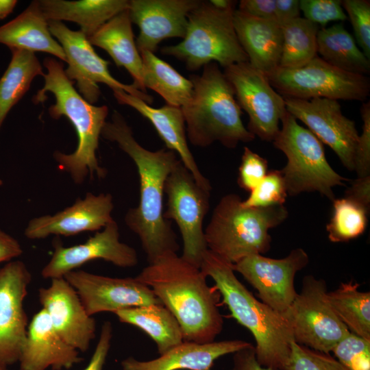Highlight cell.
Returning a JSON list of instances; mask_svg holds the SVG:
<instances>
[{"mask_svg": "<svg viewBox=\"0 0 370 370\" xmlns=\"http://www.w3.org/2000/svg\"><path fill=\"white\" fill-rule=\"evenodd\" d=\"M267 77L284 98L365 101L370 92V80L366 75L339 69L318 56L299 67L279 66Z\"/></svg>", "mask_w": 370, "mask_h": 370, "instance_id": "obj_9", "label": "cell"}, {"mask_svg": "<svg viewBox=\"0 0 370 370\" xmlns=\"http://www.w3.org/2000/svg\"><path fill=\"white\" fill-rule=\"evenodd\" d=\"M251 345L238 339L207 343L183 341L156 359L141 361L128 357L121 365L123 370H211L219 358Z\"/></svg>", "mask_w": 370, "mask_h": 370, "instance_id": "obj_24", "label": "cell"}, {"mask_svg": "<svg viewBox=\"0 0 370 370\" xmlns=\"http://www.w3.org/2000/svg\"><path fill=\"white\" fill-rule=\"evenodd\" d=\"M242 201L247 208H265L284 205L288 196L287 189L280 170H271Z\"/></svg>", "mask_w": 370, "mask_h": 370, "instance_id": "obj_36", "label": "cell"}, {"mask_svg": "<svg viewBox=\"0 0 370 370\" xmlns=\"http://www.w3.org/2000/svg\"><path fill=\"white\" fill-rule=\"evenodd\" d=\"M223 73L239 106L248 114L247 129L262 140L273 142L287 111L284 97L272 87L267 75L249 62L232 64Z\"/></svg>", "mask_w": 370, "mask_h": 370, "instance_id": "obj_13", "label": "cell"}, {"mask_svg": "<svg viewBox=\"0 0 370 370\" xmlns=\"http://www.w3.org/2000/svg\"><path fill=\"white\" fill-rule=\"evenodd\" d=\"M200 269L215 283L232 317L253 335L258 362L274 370H285L294 341L285 317L257 299L239 281L227 262L207 250Z\"/></svg>", "mask_w": 370, "mask_h": 370, "instance_id": "obj_3", "label": "cell"}, {"mask_svg": "<svg viewBox=\"0 0 370 370\" xmlns=\"http://www.w3.org/2000/svg\"><path fill=\"white\" fill-rule=\"evenodd\" d=\"M164 193L167 203L164 217L175 221L180 231L183 241L181 256L200 268L208 250L203 224L209 210L210 191L201 187L180 160L166 180Z\"/></svg>", "mask_w": 370, "mask_h": 370, "instance_id": "obj_11", "label": "cell"}, {"mask_svg": "<svg viewBox=\"0 0 370 370\" xmlns=\"http://www.w3.org/2000/svg\"><path fill=\"white\" fill-rule=\"evenodd\" d=\"M201 75H191L193 94L182 108L190 142L206 147L215 142L227 148L253 141L256 136L245 127L242 110L234 89L216 62L203 67Z\"/></svg>", "mask_w": 370, "mask_h": 370, "instance_id": "obj_5", "label": "cell"}, {"mask_svg": "<svg viewBox=\"0 0 370 370\" xmlns=\"http://www.w3.org/2000/svg\"><path fill=\"white\" fill-rule=\"evenodd\" d=\"M332 202V214L326 225L329 240L347 242L362 235L367 226L369 210L345 197Z\"/></svg>", "mask_w": 370, "mask_h": 370, "instance_id": "obj_35", "label": "cell"}, {"mask_svg": "<svg viewBox=\"0 0 370 370\" xmlns=\"http://www.w3.org/2000/svg\"><path fill=\"white\" fill-rule=\"evenodd\" d=\"M281 123L282 127L273 144L287 158L286 164L280 171L288 195L318 192L332 201L335 199L333 188L345 186L349 180L332 169L326 159L323 143L288 111Z\"/></svg>", "mask_w": 370, "mask_h": 370, "instance_id": "obj_8", "label": "cell"}, {"mask_svg": "<svg viewBox=\"0 0 370 370\" xmlns=\"http://www.w3.org/2000/svg\"><path fill=\"white\" fill-rule=\"evenodd\" d=\"M101 136L115 142L135 163L140 180V199L125 217L127 227L139 238L149 263L172 253L179 245L170 223L164 219L163 199L166 180L180 160L170 149L150 151L140 145L133 136L123 116L114 111L106 121Z\"/></svg>", "mask_w": 370, "mask_h": 370, "instance_id": "obj_1", "label": "cell"}, {"mask_svg": "<svg viewBox=\"0 0 370 370\" xmlns=\"http://www.w3.org/2000/svg\"><path fill=\"white\" fill-rule=\"evenodd\" d=\"M48 23L51 34L58 40L66 56V77L76 82L79 94L88 103L93 104L98 101L101 95L99 83L106 84L113 91L123 90L148 104L153 102V97L147 92L113 77L108 69L109 62L97 55L82 32L73 31L60 21H48Z\"/></svg>", "mask_w": 370, "mask_h": 370, "instance_id": "obj_12", "label": "cell"}, {"mask_svg": "<svg viewBox=\"0 0 370 370\" xmlns=\"http://www.w3.org/2000/svg\"><path fill=\"white\" fill-rule=\"evenodd\" d=\"M237 194L223 196L204 230L208 250L232 264L264 254L271 247L269 230L282 223L288 212L284 205L247 208Z\"/></svg>", "mask_w": 370, "mask_h": 370, "instance_id": "obj_6", "label": "cell"}, {"mask_svg": "<svg viewBox=\"0 0 370 370\" xmlns=\"http://www.w3.org/2000/svg\"><path fill=\"white\" fill-rule=\"evenodd\" d=\"M112 196L88 193L84 199L53 215H45L30 220L25 230L29 239L45 238L50 235L73 236L86 231L103 228L113 220Z\"/></svg>", "mask_w": 370, "mask_h": 370, "instance_id": "obj_21", "label": "cell"}, {"mask_svg": "<svg viewBox=\"0 0 370 370\" xmlns=\"http://www.w3.org/2000/svg\"><path fill=\"white\" fill-rule=\"evenodd\" d=\"M10 50L11 61L0 78V128L11 108L27 92L33 79L45 74L35 53L15 48Z\"/></svg>", "mask_w": 370, "mask_h": 370, "instance_id": "obj_32", "label": "cell"}, {"mask_svg": "<svg viewBox=\"0 0 370 370\" xmlns=\"http://www.w3.org/2000/svg\"><path fill=\"white\" fill-rule=\"evenodd\" d=\"M8 367V365L0 362V370H9Z\"/></svg>", "mask_w": 370, "mask_h": 370, "instance_id": "obj_50", "label": "cell"}, {"mask_svg": "<svg viewBox=\"0 0 370 370\" xmlns=\"http://www.w3.org/2000/svg\"><path fill=\"white\" fill-rule=\"evenodd\" d=\"M119 236L118 225L113 219L84 243L66 247L56 243L52 256L41 271L42 276L51 280L64 278L69 272L96 259L123 268L136 266L138 262L136 251L121 242Z\"/></svg>", "mask_w": 370, "mask_h": 370, "instance_id": "obj_18", "label": "cell"}, {"mask_svg": "<svg viewBox=\"0 0 370 370\" xmlns=\"http://www.w3.org/2000/svg\"><path fill=\"white\" fill-rule=\"evenodd\" d=\"M39 301L62 338L84 352L95 336L96 322L88 314L77 291L64 278H53L39 289Z\"/></svg>", "mask_w": 370, "mask_h": 370, "instance_id": "obj_19", "label": "cell"}, {"mask_svg": "<svg viewBox=\"0 0 370 370\" xmlns=\"http://www.w3.org/2000/svg\"><path fill=\"white\" fill-rule=\"evenodd\" d=\"M286 110L336 154L343 166L354 171V154L359 138L355 122L344 116L337 100L284 98Z\"/></svg>", "mask_w": 370, "mask_h": 370, "instance_id": "obj_15", "label": "cell"}, {"mask_svg": "<svg viewBox=\"0 0 370 370\" xmlns=\"http://www.w3.org/2000/svg\"><path fill=\"white\" fill-rule=\"evenodd\" d=\"M341 3L352 25L356 42L370 60V1L344 0Z\"/></svg>", "mask_w": 370, "mask_h": 370, "instance_id": "obj_39", "label": "cell"}, {"mask_svg": "<svg viewBox=\"0 0 370 370\" xmlns=\"http://www.w3.org/2000/svg\"><path fill=\"white\" fill-rule=\"evenodd\" d=\"M280 26L283 36L280 67H299L317 56L319 25L298 17Z\"/></svg>", "mask_w": 370, "mask_h": 370, "instance_id": "obj_34", "label": "cell"}, {"mask_svg": "<svg viewBox=\"0 0 370 370\" xmlns=\"http://www.w3.org/2000/svg\"><path fill=\"white\" fill-rule=\"evenodd\" d=\"M32 275L24 262L11 261L0 268V362L18 361L27 330L23 301Z\"/></svg>", "mask_w": 370, "mask_h": 370, "instance_id": "obj_17", "label": "cell"}, {"mask_svg": "<svg viewBox=\"0 0 370 370\" xmlns=\"http://www.w3.org/2000/svg\"><path fill=\"white\" fill-rule=\"evenodd\" d=\"M200 0H131L128 11L132 23L139 28L136 40L139 52L154 53L168 38H184L188 14Z\"/></svg>", "mask_w": 370, "mask_h": 370, "instance_id": "obj_20", "label": "cell"}, {"mask_svg": "<svg viewBox=\"0 0 370 370\" xmlns=\"http://www.w3.org/2000/svg\"><path fill=\"white\" fill-rule=\"evenodd\" d=\"M119 320L139 328L156 343L160 355L184 341L179 323L162 304L122 309L114 312Z\"/></svg>", "mask_w": 370, "mask_h": 370, "instance_id": "obj_29", "label": "cell"}, {"mask_svg": "<svg viewBox=\"0 0 370 370\" xmlns=\"http://www.w3.org/2000/svg\"><path fill=\"white\" fill-rule=\"evenodd\" d=\"M128 9L119 13L88 38L92 45L105 50L116 65L124 67L133 78V85L146 92L143 61L136 47Z\"/></svg>", "mask_w": 370, "mask_h": 370, "instance_id": "obj_26", "label": "cell"}, {"mask_svg": "<svg viewBox=\"0 0 370 370\" xmlns=\"http://www.w3.org/2000/svg\"><path fill=\"white\" fill-rule=\"evenodd\" d=\"M285 370H347L329 353L314 350L295 341Z\"/></svg>", "mask_w": 370, "mask_h": 370, "instance_id": "obj_38", "label": "cell"}, {"mask_svg": "<svg viewBox=\"0 0 370 370\" xmlns=\"http://www.w3.org/2000/svg\"><path fill=\"white\" fill-rule=\"evenodd\" d=\"M300 12L298 0H275V21L280 25L300 17Z\"/></svg>", "mask_w": 370, "mask_h": 370, "instance_id": "obj_47", "label": "cell"}, {"mask_svg": "<svg viewBox=\"0 0 370 370\" xmlns=\"http://www.w3.org/2000/svg\"><path fill=\"white\" fill-rule=\"evenodd\" d=\"M82 360L78 350L58 334L45 310L34 315L21 349L20 370L69 369Z\"/></svg>", "mask_w": 370, "mask_h": 370, "instance_id": "obj_22", "label": "cell"}, {"mask_svg": "<svg viewBox=\"0 0 370 370\" xmlns=\"http://www.w3.org/2000/svg\"><path fill=\"white\" fill-rule=\"evenodd\" d=\"M149 286L175 317L184 341H214L223 326L219 295L206 282L207 276L177 253L149 263L136 277Z\"/></svg>", "mask_w": 370, "mask_h": 370, "instance_id": "obj_2", "label": "cell"}, {"mask_svg": "<svg viewBox=\"0 0 370 370\" xmlns=\"http://www.w3.org/2000/svg\"><path fill=\"white\" fill-rule=\"evenodd\" d=\"M362 132L359 135L354 154V171L357 177L370 175V101L360 107Z\"/></svg>", "mask_w": 370, "mask_h": 370, "instance_id": "obj_42", "label": "cell"}, {"mask_svg": "<svg viewBox=\"0 0 370 370\" xmlns=\"http://www.w3.org/2000/svg\"><path fill=\"white\" fill-rule=\"evenodd\" d=\"M23 253L20 243L0 229V263L10 261Z\"/></svg>", "mask_w": 370, "mask_h": 370, "instance_id": "obj_48", "label": "cell"}, {"mask_svg": "<svg viewBox=\"0 0 370 370\" xmlns=\"http://www.w3.org/2000/svg\"><path fill=\"white\" fill-rule=\"evenodd\" d=\"M238 42L255 69L266 75L280 66L283 36L273 19L254 17L236 9L233 14Z\"/></svg>", "mask_w": 370, "mask_h": 370, "instance_id": "obj_25", "label": "cell"}, {"mask_svg": "<svg viewBox=\"0 0 370 370\" xmlns=\"http://www.w3.org/2000/svg\"><path fill=\"white\" fill-rule=\"evenodd\" d=\"M275 0H241L238 11L249 16L275 20Z\"/></svg>", "mask_w": 370, "mask_h": 370, "instance_id": "obj_44", "label": "cell"}, {"mask_svg": "<svg viewBox=\"0 0 370 370\" xmlns=\"http://www.w3.org/2000/svg\"><path fill=\"white\" fill-rule=\"evenodd\" d=\"M145 88L159 94L166 104L182 108L192 99L193 84L154 53L140 52Z\"/></svg>", "mask_w": 370, "mask_h": 370, "instance_id": "obj_31", "label": "cell"}, {"mask_svg": "<svg viewBox=\"0 0 370 370\" xmlns=\"http://www.w3.org/2000/svg\"><path fill=\"white\" fill-rule=\"evenodd\" d=\"M113 95L120 104L127 105L147 119L164 142L168 149L175 151L190 171L195 182L203 188L211 191L209 180L202 174L188 147L186 125L181 108L165 104L153 108L145 101L123 90H114Z\"/></svg>", "mask_w": 370, "mask_h": 370, "instance_id": "obj_23", "label": "cell"}, {"mask_svg": "<svg viewBox=\"0 0 370 370\" xmlns=\"http://www.w3.org/2000/svg\"><path fill=\"white\" fill-rule=\"evenodd\" d=\"M112 338V324L109 321H106L101 327L99 338L91 359L84 370H103Z\"/></svg>", "mask_w": 370, "mask_h": 370, "instance_id": "obj_43", "label": "cell"}, {"mask_svg": "<svg viewBox=\"0 0 370 370\" xmlns=\"http://www.w3.org/2000/svg\"><path fill=\"white\" fill-rule=\"evenodd\" d=\"M332 352L347 370H370V340L349 332Z\"/></svg>", "mask_w": 370, "mask_h": 370, "instance_id": "obj_37", "label": "cell"}, {"mask_svg": "<svg viewBox=\"0 0 370 370\" xmlns=\"http://www.w3.org/2000/svg\"><path fill=\"white\" fill-rule=\"evenodd\" d=\"M64 278L77 291L90 316L132 307L162 304L151 289L136 278H111L72 271Z\"/></svg>", "mask_w": 370, "mask_h": 370, "instance_id": "obj_16", "label": "cell"}, {"mask_svg": "<svg viewBox=\"0 0 370 370\" xmlns=\"http://www.w3.org/2000/svg\"><path fill=\"white\" fill-rule=\"evenodd\" d=\"M233 354V365L230 370H274L258 362L253 345Z\"/></svg>", "mask_w": 370, "mask_h": 370, "instance_id": "obj_46", "label": "cell"}, {"mask_svg": "<svg viewBox=\"0 0 370 370\" xmlns=\"http://www.w3.org/2000/svg\"><path fill=\"white\" fill-rule=\"evenodd\" d=\"M127 0H41V10L47 21L77 23L89 38L104 23L128 9Z\"/></svg>", "mask_w": 370, "mask_h": 370, "instance_id": "obj_28", "label": "cell"}, {"mask_svg": "<svg viewBox=\"0 0 370 370\" xmlns=\"http://www.w3.org/2000/svg\"><path fill=\"white\" fill-rule=\"evenodd\" d=\"M43 65L47 69L43 75L45 84L33 101L35 103H42L47 99V92H51L56 103L49 108L50 116L55 119L66 117L74 127L78 140L74 152L54 153L59 168L68 172L77 184H82L88 174L104 177L106 171L99 165L96 152L108 114V106H95L84 99L66 77L61 62L48 57L44 60Z\"/></svg>", "mask_w": 370, "mask_h": 370, "instance_id": "obj_4", "label": "cell"}, {"mask_svg": "<svg viewBox=\"0 0 370 370\" xmlns=\"http://www.w3.org/2000/svg\"><path fill=\"white\" fill-rule=\"evenodd\" d=\"M317 42V53L330 64L355 74L369 73L370 60L342 23L320 28Z\"/></svg>", "mask_w": 370, "mask_h": 370, "instance_id": "obj_30", "label": "cell"}, {"mask_svg": "<svg viewBox=\"0 0 370 370\" xmlns=\"http://www.w3.org/2000/svg\"><path fill=\"white\" fill-rule=\"evenodd\" d=\"M328 292L323 279L304 276L299 293L284 314L295 343L324 353L332 352L350 332L332 307Z\"/></svg>", "mask_w": 370, "mask_h": 370, "instance_id": "obj_10", "label": "cell"}, {"mask_svg": "<svg viewBox=\"0 0 370 370\" xmlns=\"http://www.w3.org/2000/svg\"><path fill=\"white\" fill-rule=\"evenodd\" d=\"M268 173V162L259 154L245 147L238 167V186L251 192Z\"/></svg>", "mask_w": 370, "mask_h": 370, "instance_id": "obj_41", "label": "cell"}, {"mask_svg": "<svg viewBox=\"0 0 370 370\" xmlns=\"http://www.w3.org/2000/svg\"><path fill=\"white\" fill-rule=\"evenodd\" d=\"M360 284L349 281L328 292L330 303L349 331L370 340V292L359 291Z\"/></svg>", "mask_w": 370, "mask_h": 370, "instance_id": "obj_33", "label": "cell"}, {"mask_svg": "<svg viewBox=\"0 0 370 370\" xmlns=\"http://www.w3.org/2000/svg\"><path fill=\"white\" fill-rule=\"evenodd\" d=\"M0 43L10 49L48 53L66 62L63 49L51 34L39 1H33L21 14L0 27Z\"/></svg>", "mask_w": 370, "mask_h": 370, "instance_id": "obj_27", "label": "cell"}, {"mask_svg": "<svg viewBox=\"0 0 370 370\" xmlns=\"http://www.w3.org/2000/svg\"><path fill=\"white\" fill-rule=\"evenodd\" d=\"M369 210L370 206V175L357 177L351 181V185L345 192V197Z\"/></svg>", "mask_w": 370, "mask_h": 370, "instance_id": "obj_45", "label": "cell"}, {"mask_svg": "<svg viewBox=\"0 0 370 370\" xmlns=\"http://www.w3.org/2000/svg\"><path fill=\"white\" fill-rule=\"evenodd\" d=\"M308 262L307 252L299 247L280 259L251 255L232 264V268L256 290L262 302L284 315L297 293L295 277Z\"/></svg>", "mask_w": 370, "mask_h": 370, "instance_id": "obj_14", "label": "cell"}, {"mask_svg": "<svg viewBox=\"0 0 370 370\" xmlns=\"http://www.w3.org/2000/svg\"><path fill=\"white\" fill-rule=\"evenodd\" d=\"M236 5L220 9L210 1H201L188 14L186 32L182 42L162 47V54L175 57L191 71L210 62L225 69L248 62L234 26Z\"/></svg>", "mask_w": 370, "mask_h": 370, "instance_id": "obj_7", "label": "cell"}, {"mask_svg": "<svg viewBox=\"0 0 370 370\" xmlns=\"http://www.w3.org/2000/svg\"><path fill=\"white\" fill-rule=\"evenodd\" d=\"M340 0H301L300 10L308 21L325 26L331 21H344L347 16Z\"/></svg>", "mask_w": 370, "mask_h": 370, "instance_id": "obj_40", "label": "cell"}, {"mask_svg": "<svg viewBox=\"0 0 370 370\" xmlns=\"http://www.w3.org/2000/svg\"><path fill=\"white\" fill-rule=\"evenodd\" d=\"M17 3L16 0H0V19L8 16Z\"/></svg>", "mask_w": 370, "mask_h": 370, "instance_id": "obj_49", "label": "cell"}]
</instances>
